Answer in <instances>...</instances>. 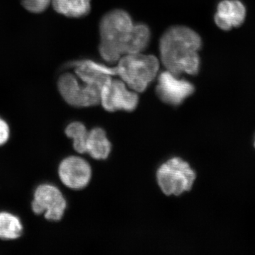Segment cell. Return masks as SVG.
<instances>
[{
  "label": "cell",
  "instance_id": "3",
  "mask_svg": "<svg viewBox=\"0 0 255 255\" xmlns=\"http://www.w3.org/2000/svg\"><path fill=\"white\" fill-rule=\"evenodd\" d=\"M159 60L152 55L142 53L124 55L114 67V75H118L130 90L145 91L155 80L159 71Z\"/></svg>",
  "mask_w": 255,
  "mask_h": 255
},
{
  "label": "cell",
  "instance_id": "5",
  "mask_svg": "<svg viewBox=\"0 0 255 255\" xmlns=\"http://www.w3.org/2000/svg\"><path fill=\"white\" fill-rule=\"evenodd\" d=\"M58 88L63 100L75 107H89L100 104V87L84 81L74 72H65L59 77Z\"/></svg>",
  "mask_w": 255,
  "mask_h": 255
},
{
  "label": "cell",
  "instance_id": "12",
  "mask_svg": "<svg viewBox=\"0 0 255 255\" xmlns=\"http://www.w3.org/2000/svg\"><path fill=\"white\" fill-rule=\"evenodd\" d=\"M56 12L67 17L80 18L86 16L91 9V0H52Z\"/></svg>",
  "mask_w": 255,
  "mask_h": 255
},
{
  "label": "cell",
  "instance_id": "15",
  "mask_svg": "<svg viewBox=\"0 0 255 255\" xmlns=\"http://www.w3.org/2000/svg\"><path fill=\"white\" fill-rule=\"evenodd\" d=\"M52 0H21L22 6L34 14L43 12L51 4Z\"/></svg>",
  "mask_w": 255,
  "mask_h": 255
},
{
  "label": "cell",
  "instance_id": "9",
  "mask_svg": "<svg viewBox=\"0 0 255 255\" xmlns=\"http://www.w3.org/2000/svg\"><path fill=\"white\" fill-rule=\"evenodd\" d=\"M58 175L64 185L79 190L88 185L91 180L92 169L85 159L70 156L60 162Z\"/></svg>",
  "mask_w": 255,
  "mask_h": 255
},
{
  "label": "cell",
  "instance_id": "14",
  "mask_svg": "<svg viewBox=\"0 0 255 255\" xmlns=\"http://www.w3.org/2000/svg\"><path fill=\"white\" fill-rule=\"evenodd\" d=\"M65 134L73 141V147L80 154L87 153V142L89 131L81 122H75L69 124L65 130Z\"/></svg>",
  "mask_w": 255,
  "mask_h": 255
},
{
  "label": "cell",
  "instance_id": "2",
  "mask_svg": "<svg viewBox=\"0 0 255 255\" xmlns=\"http://www.w3.org/2000/svg\"><path fill=\"white\" fill-rule=\"evenodd\" d=\"M202 42L196 32L187 26L168 28L159 41L161 60L167 71L180 76L195 75L200 68L199 50Z\"/></svg>",
  "mask_w": 255,
  "mask_h": 255
},
{
  "label": "cell",
  "instance_id": "16",
  "mask_svg": "<svg viewBox=\"0 0 255 255\" xmlns=\"http://www.w3.org/2000/svg\"><path fill=\"white\" fill-rule=\"evenodd\" d=\"M9 127L6 122L0 119V146L7 142L9 137Z\"/></svg>",
  "mask_w": 255,
  "mask_h": 255
},
{
  "label": "cell",
  "instance_id": "6",
  "mask_svg": "<svg viewBox=\"0 0 255 255\" xmlns=\"http://www.w3.org/2000/svg\"><path fill=\"white\" fill-rule=\"evenodd\" d=\"M138 101L137 92L130 90L122 80L111 78L101 92L100 103L108 112H132L136 108Z\"/></svg>",
  "mask_w": 255,
  "mask_h": 255
},
{
  "label": "cell",
  "instance_id": "1",
  "mask_svg": "<svg viewBox=\"0 0 255 255\" xmlns=\"http://www.w3.org/2000/svg\"><path fill=\"white\" fill-rule=\"evenodd\" d=\"M100 53L104 60L115 63L122 56L142 53L148 46L150 31L142 23L134 24L127 11L116 9L107 13L100 25Z\"/></svg>",
  "mask_w": 255,
  "mask_h": 255
},
{
  "label": "cell",
  "instance_id": "4",
  "mask_svg": "<svg viewBox=\"0 0 255 255\" xmlns=\"http://www.w3.org/2000/svg\"><path fill=\"white\" fill-rule=\"evenodd\" d=\"M196 177L195 172L189 164L179 157L164 162L157 172L159 187L167 196H179L190 190Z\"/></svg>",
  "mask_w": 255,
  "mask_h": 255
},
{
  "label": "cell",
  "instance_id": "11",
  "mask_svg": "<svg viewBox=\"0 0 255 255\" xmlns=\"http://www.w3.org/2000/svg\"><path fill=\"white\" fill-rule=\"evenodd\" d=\"M111 150L112 145L105 130L101 128H95L89 131L87 153L92 158L98 160L108 158Z\"/></svg>",
  "mask_w": 255,
  "mask_h": 255
},
{
  "label": "cell",
  "instance_id": "7",
  "mask_svg": "<svg viewBox=\"0 0 255 255\" xmlns=\"http://www.w3.org/2000/svg\"><path fill=\"white\" fill-rule=\"evenodd\" d=\"M67 203L61 191L50 184H42L34 193L31 204L32 211L39 215L45 212V218L49 221H58L63 219Z\"/></svg>",
  "mask_w": 255,
  "mask_h": 255
},
{
  "label": "cell",
  "instance_id": "8",
  "mask_svg": "<svg viewBox=\"0 0 255 255\" xmlns=\"http://www.w3.org/2000/svg\"><path fill=\"white\" fill-rule=\"evenodd\" d=\"M194 85L187 80L179 79L169 71L159 74L156 92L164 103L172 106L181 105L194 92Z\"/></svg>",
  "mask_w": 255,
  "mask_h": 255
},
{
  "label": "cell",
  "instance_id": "13",
  "mask_svg": "<svg viewBox=\"0 0 255 255\" xmlns=\"http://www.w3.org/2000/svg\"><path fill=\"white\" fill-rule=\"evenodd\" d=\"M22 232V224L16 216L9 213H0V239H17Z\"/></svg>",
  "mask_w": 255,
  "mask_h": 255
},
{
  "label": "cell",
  "instance_id": "17",
  "mask_svg": "<svg viewBox=\"0 0 255 255\" xmlns=\"http://www.w3.org/2000/svg\"></svg>",
  "mask_w": 255,
  "mask_h": 255
},
{
  "label": "cell",
  "instance_id": "10",
  "mask_svg": "<svg viewBox=\"0 0 255 255\" xmlns=\"http://www.w3.org/2000/svg\"><path fill=\"white\" fill-rule=\"evenodd\" d=\"M246 9L239 0H223L218 5L215 22L220 28L229 31L244 23Z\"/></svg>",
  "mask_w": 255,
  "mask_h": 255
}]
</instances>
